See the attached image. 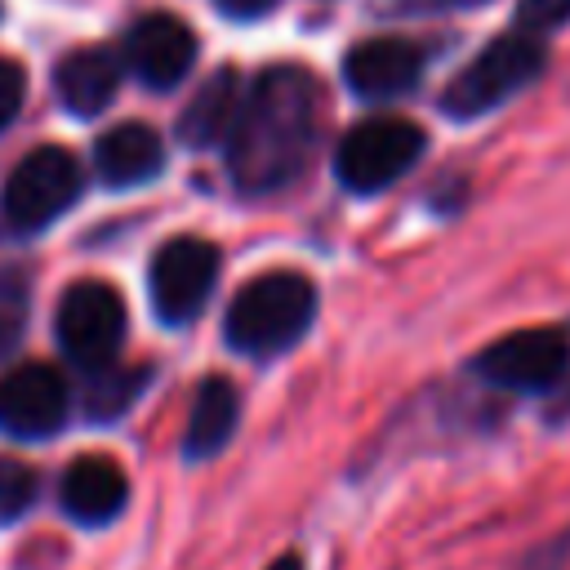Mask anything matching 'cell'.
Masks as SVG:
<instances>
[{
	"label": "cell",
	"mask_w": 570,
	"mask_h": 570,
	"mask_svg": "<svg viewBox=\"0 0 570 570\" xmlns=\"http://www.w3.org/2000/svg\"><path fill=\"white\" fill-rule=\"evenodd\" d=\"M321 94L303 67H267L249 89L227 138V174L240 191L267 196L285 187L316 138Z\"/></svg>",
	"instance_id": "cell-1"
},
{
	"label": "cell",
	"mask_w": 570,
	"mask_h": 570,
	"mask_svg": "<svg viewBox=\"0 0 570 570\" xmlns=\"http://www.w3.org/2000/svg\"><path fill=\"white\" fill-rule=\"evenodd\" d=\"M312 316H316L312 281L298 276V272H267L232 298L223 334H227V347H236L240 356L263 361V356L289 352L307 334Z\"/></svg>",
	"instance_id": "cell-2"
},
{
	"label": "cell",
	"mask_w": 570,
	"mask_h": 570,
	"mask_svg": "<svg viewBox=\"0 0 570 570\" xmlns=\"http://www.w3.org/2000/svg\"><path fill=\"white\" fill-rule=\"evenodd\" d=\"M543 71V45L530 31H512L490 40L441 94V111L454 120H472L485 116L494 107H503L512 94H521L534 76Z\"/></svg>",
	"instance_id": "cell-3"
},
{
	"label": "cell",
	"mask_w": 570,
	"mask_h": 570,
	"mask_svg": "<svg viewBox=\"0 0 570 570\" xmlns=\"http://www.w3.org/2000/svg\"><path fill=\"white\" fill-rule=\"evenodd\" d=\"M423 147H428V138L414 120L370 116L343 134L338 156H334V174L347 191H361V196L383 191L423 156Z\"/></svg>",
	"instance_id": "cell-4"
},
{
	"label": "cell",
	"mask_w": 570,
	"mask_h": 570,
	"mask_svg": "<svg viewBox=\"0 0 570 570\" xmlns=\"http://www.w3.org/2000/svg\"><path fill=\"white\" fill-rule=\"evenodd\" d=\"M80 187L85 174L67 147H36L4 183V218L13 232H40L76 205Z\"/></svg>",
	"instance_id": "cell-5"
},
{
	"label": "cell",
	"mask_w": 570,
	"mask_h": 570,
	"mask_svg": "<svg viewBox=\"0 0 570 570\" xmlns=\"http://www.w3.org/2000/svg\"><path fill=\"white\" fill-rule=\"evenodd\" d=\"M218 285V249L200 236H174L156 249L151 272H147V289H151V307L165 325H187L200 316V307L209 303Z\"/></svg>",
	"instance_id": "cell-6"
},
{
	"label": "cell",
	"mask_w": 570,
	"mask_h": 570,
	"mask_svg": "<svg viewBox=\"0 0 570 570\" xmlns=\"http://www.w3.org/2000/svg\"><path fill=\"white\" fill-rule=\"evenodd\" d=\"M120 338H125V303L111 285L80 281L62 294V303H58V343H62L71 365H80L85 374L111 365L116 352H120Z\"/></svg>",
	"instance_id": "cell-7"
},
{
	"label": "cell",
	"mask_w": 570,
	"mask_h": 570,
	"mask_svg": "<svg viewBox=\"0 0 570 570\" xmlns=\"http://www.w3.org/2000/svg\"><path fill=\"white\" fill-rule=\"evenodd\" d=\"M476 374L508 392H548L570 370V338L561 330H517L490 343L476 361Z\"/></svg>",
	"instance_id": "cell-8"
},
{
	"label": "cell",
	"mask_w": 570,
	"mask_h": 570,
	"mask_svg": "<svg viewBox=\"0 0 570 570\" xmlns=\"http://www.w3.org/2000/svg\"><path fill=\"white\" fill-rule=\"evenodd\" d=\"M67 383L53 365L27 361L9 374H0V432L13 441H40L53 436L67 419Z\"/></svg>",
	"instance_id": "cell-9"
},
{
	"label": "cell",
	"mask_w": 570,
	"mask_h": 570,
	"mask_svg": "<svg viewBox=\"0 0 570 570\" xmlns=\"http://www.w3.org/2000/svg\"><path fill=\"white\" fill-rule=\"evenodd\" d=\"M196 62V36L174 13H147L125 36V67L147 89H174Z\"/></svg>",
	"instance_id": "cell-10"
},
{
	"label": "cell",
	"mask_w": 570,
	"mask_h": 570,
	"mask_svg": "<svg viewBox=\"0 0 570 570\" xmlns=\"http://www.w3.org/2000/svg\"><path fill=\"white\" fill-rule=\"evenodd\" d=\"M423 76V49L405 36H374L352 45L343 62V80L356 98H401Z\"/></svg>",
	"instance_id": "cell-11"
},
{
	"label": "cell",
	"mask_w": 570,
	"mask_h": 570,
	"mask_svg": "<svg viewBox=\"0 0 570 570\" xmlns=\"http://www.w3.org/2000/svg\"><path fill=\"white\" fill-rule=\"evenodd\" d=\"M129 499V481L116 459L107 454H80L67 463L58 481V503L80 525H107Z\"/></svg>",
	"instance_id": "cell-12"
},
{
	"label": "cell",
	"mask_w": 570,
	"mask_h": 570,
	"mask_svg": "<svg viewBox=\"0 0 570 570\" xmlns=\"http://www.w3.org/2000/svg\"><path fill=\"white\" fill-rule=\"evenodd\" d=\"M245 107V89H240V71L236 67H218L209 80H200V89L191 94V102L178 116V138L187 147H227L236 120Z\"/></svg>",
	"instance_id": "cell-13"
},
{
	"label": "cell",
	"mask_w": 570,
	"mask_h": 570,
	"mask_svg": "<svg viewBox=\"0 0 570 570\" xmlns=\"http://www.w3.org/2000/svg\"><path fill=\"white\" fill-rule=\"evenodd\" d=\"M94 169L107 187H138V183H147L165 169V142L151 125L125 120V125H116L98 138Z\"/></svg>",
	"instance_id": "cell-14"
},
{
	"label": "cell",
	"mask_w": 570,
	"mask_h": 570,
	"mask_svg": "<svg viewBox=\"0 0 570 570\" xmlns=\"http://www.w3.org/2000/svg\"><path fill=\"white\" fill-rule=\"evenodd\" d=\"M58 98L76 116H98L120 89V62L107 49H71L53 71Z\"/></svg>",
	"instance_id": "cell-15"
},
{
	"label": "cell",
	"mask_w": 570,
	"mask_h": 570,
	"mask_svg": "<svg viewBox=\"0 0 570 570\" xmlns=\"http://www.w3.org/2000/svg\"><path fill=\"white\" fill-rule=\"evenodd\" d=\"M236 419H240V396L227 379H205L191 396V414H187V432H183V450L187 459H209L218 454L232 432H236Z\"/></svg>",
	"instance_id": "cell-16"
},
{
	"label": "cell",
	"mask_w": 570,
	"mask_h": 570,
	"mask_svg": "<svg viewBox=\"0 0 570 570\" xmlns=\"http://www.w3.org/2000/svg\"><path fill=\"white\" fill-rule=\"evenodd\" d=\"M142 383H147V365L120 370L111 361L102 370H89V379H85V405H89L94 419H116L120 410H129V401L142 392Z\"/></svg>",
	"instance_id": "cell-17"
},
{
	"label": "cell",
	"mask_w": 570,
	"mask_h": 570,
	"mask_svg": "<svg viewBox=\"0 0 570 570\" xmlns=\"http://www.w3.org/2000/svg\"><path fill=\"white\" fill-rule=\"evenodd\" d=\"M27 330V285L13 272H0V361L18 347Z\"/></svg>",
	"instance_id": "cell-18"
},
{
	"label": "cell",
	"mask_w": 570,
	"mask_h": 570,
	"mask_svg": "<svg viewBox=\"0 0 570 570\" xmlns=\"http://www.w3.org/2000/svg\"><path fill=\"white\" fill-rule=\"evenodd\" d=\"M36 499V472L9 454H0V525L22 517Z\"/></svg>",
	"instance_id": "cell-19"
},
{
	"label": "cell",
	"mask_w": 570,
	"mask_h": 570,
	"mask_svg": "<svg viewBox=\"0 0 570 570\" xmlns=\"http://www.w3.org/2000/svg\"><path fill=\"white\" fill-rule=\"evenodd\" d=\"M570 22V0H521L517 4V31L543 36Z\"/></svg>",
	"instance_id": "cell-20"
},
{
	"label": "cell",
	"mask_w": 570,
	"mask_h": 570,
	"mask_svg": "<svg viewBox=\"0 0 570 570\" xmlns=\"http://www.w3.org/2000/svg\"><path fill=\"white\" fill-rule=\"evenodd\" d=\"M22 98H27V71L9 58H0V134L13 125V116L22 111Z\"/></svg>",
	"instance_id": "cell-21"
},
{
	"label": "cell",
	"mask_w": 570,
	"mask_h": 570,
	"mask_svg": "<svg viewBox=\"0 0 570 570\" xmlns=\"http://www.w3.org/2000/svg\"><path fill=\"white\" fill-rule=\"evenodd\" d=\"M214 9L227 18H263L267 9H276V0H214Z\"/></svg>",
	"instance_id": "cell-22"
},
{
	"label": "cell",
	"mask_w": 570,
	"mask_h": 570,
	"mask_svg": "<svg viewBox=\"0 0 570 570\" xmlns=\"http://www.w3.org/2000/svg\"><path fill=\"white\" fill-rule=\"evenodd\" d=\"M396 9H450V4H481V0H392Z\"/></svg>",
	"instance_id": "cell-23"
},
{
	"label": "cell",
	"mask_w": 570,
	"mask_h": 570,
	"mask_svg": "<svg viewBox=\"0 0 570 570\" xmlns=\"http://www.w3.org/2000/svg\"><path fill=\"white\" fill-rule=\"evenodd\" d=\"M267 570H303V561H298V557H281V561H272Z\"/></svg>",
	"instance_id": "cell-24"
}]
</instances>
